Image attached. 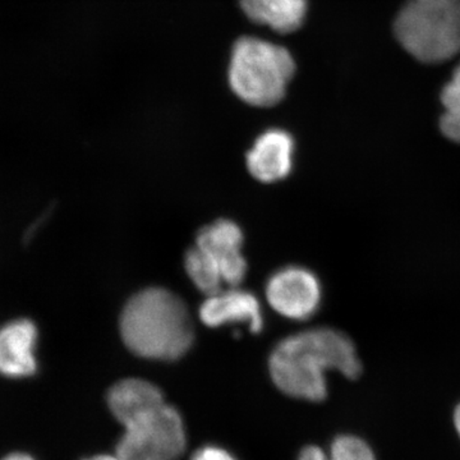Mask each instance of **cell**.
Wrapping results in <instances>:
<instances>
[{
  "mask_svg": "<svg viewBox=\"0 0 460 460\" xmlns=\"http://www.w3.org/2000/svg\"><path fill=\"white\" fill-rule=\"evenodd\" d=\"M329 371L357 378L361 361L349 337L330 328H314L284 338L269 358L275 386L288 396L323 402L328 396Z\"/></svg>",
  "mask_w": 460,
  "mask_h": 460,
  "instance_id": "obj_1",
  "label": "cell"
},
{
  "mask_svg": "<svg viewBox=\"0 0 460 460\" xmlns=\"http://www.w3.org/2000/svg\"><path fill=\"white\" fill-rule=\"evenodd\" d=\"M119 330L132 353L153 361H177L195 341L189 307L164 288H147L133 296L124 305Z\"/></svg>",
  "mask_w": 460,
  "mask_h": 460,
  "instance_id": "obj_2",
  "label": "cell"
},
{
  "mask_svg": "<svg viewBox=\"0 0 460 460\" xmlns=\"http://www.w3.org/2000/svg\"><path fill=\"white\" fill-rule=\"evenodd\" d=\"M296 72L292 54L280 45L257 38L235 42L230 58L229 84L242 102L253 107L279 104Z\"/></svg>",
  "mask_w": 460,
  "mask_h": 460,
  "instance_id": "obj_3",
  "label": "cell"
},
{
  "mask_svg": "<svg viewBox=\"0 0 460 460\" xmlns=\"http://www.w3.org/2000/svg\"><path fill=\"white\" fill-rule=\"evenodd\" d=\"M396 40L423 63H443L460 53V0H411L394 21Z\"/></svg>",
  "mask_w": 460,
  "mask_h": 460,
  "instance_id": "obj_4",
  "label": "cell"
},
{
  "mask_svg": "<svg viewBox=\"0 0 460 460\" xmlns=\"http://www.w3.org/2000/svg\"><path fill=\"white\" fill-rule=\"evenodd\" d=\"M186 447L183 419L180 411L165 402L159 410L124 428L115 456L120 460H178Z\"/></svg>",
  "mask_w": 460,
  "mask_h": 460,
  "instance_id": "obj_5",
  "label": "cell"
},
{
  "mask_svg": "<svg viewBox=\"0 0 460 460\" xmlns=\"http://www.w3.org/2000/svg\"><path fill=\"white\" fill-rule=\"evenodd\" d=\"M266 298L287 319L305 321L319 310L323 290L316 275L301 266H287L269 278Z\"/></svg>",
  "mask_w": 460,
  "mask_h": 460,
  "instance_id": "obj_6",
  "label": "cell"
},
{
  "mask_svg": "<svg viewBox=\"0 0 460 460\" xmlns=\"http://www.w3.org/2000/svg\"><path fill=\"white\" fill-rule=\"evenodd\" d=\"M196 246L213 257L219 266L224 283L239 287L247 274V261L242 255L243 233L238 224L228 219H219L205 226L196 237Z\"/></svg>",
  "mask_w": 460,
  "mask_h": 460,
  "instance_id": "obj_7",
  "label": "cell"
},
{
  "mask_svg": "<svg viewBox=\"0 0 460 460\" xmlns=\"http://www.w3.org/2000/svg\"><path fill=\"white\" fill-rule=\"evenodd\" d=\"M38 339V328L31 320H14L0 328V376L32 377L39 368Z\"/></svg>",
  "mask_w": 460,
  "mask_h": 460,
  "instance_id": "obj_8",
  "label": "cell"
},
{
  "mask_svg": "<svg viewBox=\"0 0 460 460\" xmlns=\"http://www.w3.org/2000/svg\"><path fill=\"white\" fill-rule=\"evenodd\" d=\"M199 320L208 328H219L224 323H248L253 334L263 328L261 304L253 293L230 287L217 295L208 296L199 310Z\"/></svg>",
  "mask_w": 460,
  "mask_h": 460,
  "instance_id": "obj_9",
  "label": "cell"
},
{
  "mask_svg": "<svg viewBox=\"0 0 460 460\" xmlns=\"http://www.w3.org/2000/svg\"><path fill=\"white\" fill-rule=\"evenodd\" d=\"M293 151L295 141L289 133L283 129H269L248 151V171L262 183L284 180L292 171Z\"/></svg>",
  "mask_w": 460,
  "mask_h": 460,
  "instance_id": "obj_10",
  "label": "cell"
},
{
  "mask_svg": "<svg viewBox=\"0 0 460 460\" xmlns=\"http://www.w3.org/2000/svg\"><path fill=\"white\" fill-rule=\"evenodd\" d=\"M107 402L114 419L123 428H128L136 420L159 410L165 404V399L162 390L150 381L126 378L109 389Z\"/></svg>",
  "mask_w": 460,
  "mask_h": 460,
  "instance_id": "obj_11",
  "label": "cell"
},
{
  "mask_svg": "<svg viewBox=\"0 0 460 460\" xmlns=\"http://www.w3.org/2000/svg\"><path fill=\"white\" fill-rule=\"evenodd\" d=\"M244 14L253 22L274 31H296L305 22L308 0H239Z\"/></svg>",
  "mask_w": 460,
  "mask_h": 460,
  "instance_id": "obj_12",
  "label": "cell"
},
{
  "mask_svg": "<svg viewBox=\"0 0 460 460\" xmlns=\"http://www.w3.org/2000/svg\"><path fill=\"white\" fill-rule=\"evenodd\" d=\"M184 268L190 279L206 296L217 295L223 290L224 280L219 266L202 248L195 246L187 251Z\"/></svg>",
  "mask_w": 460,
  "mask_h": 460,
  "instance_id": "obj_13",
  "label": "cell"
},
{
  "mask_svg": "<svg viewBox=\"0 0 460 460\" xmlns=\"http://www.w3.org/2000/svg\"><path fill=\"white\" fill-rule=\"evenodd\" d=\"M328 454L330 460H376L370 445L354 435L335 438Z\"/></svg>",
  "mask_w": 460,
  "mask_h": 460,
  "instance_id": "obj_14",
  "label": "cell"
},
{
  "mask_svg": "<svg viewBox=\"0 0 460 460\" xmlns=\"http://www.w3.org/2000/svg\"><path fill=\"white\" fill-rule=\"evenodd\" d=\"M441 102H443L445 111L460 115V63L454 69L452 78L447 81L441 91Z\"/></svg>",
  "mask_w": 460,
  "mask_h": 460,
  "instance_id": "obj_15",
  "label": "cell"
},
{
  "mask_svg": "<svg viewBox=\"0 0 460 460\" xmlns=\"http://www.w3.org/2000/svg\"><path fill=\"white\" fill-rule=\"evenodd\" d=\"M440 131L447 140L460 144V115L445 111L440 118Z\"/></svg>",
  "mask_w": 460,
  "mask_h": 460,
  "instance_id": "obj_16",
  "label": "cell"
},
{
  "mask_svg": "<svg viewBox=\"0 0 460 460\" xmlns=\"http://www.w3.org/2000/svg\"><path fill=\"white\" fill-rule=\"evenodd\" d=\"M190 460H237L234 456L223 449V447H215V445H208V447H201L198 452L193 454Z\"/></svg>",
  "mask_w": 460,
  "mask_h": 460,
  "instance_id": "obj_17",
  "label": "cell"
},
{
  "mask_svg": "<svg viewBox=\"0 0 460 460\" xmlns=\"http://www.w3.org/2000/svg\"><path fill=\"white\" fill-rule=\"evenodd\" d=\"M296 460H330L329 454L323 452V449L319 447H314V445H310V447H305V449H302V452L299 453L298 459Z\"/></svg>",
  "mask_w": 460,
  "mask_h": 460,
  "instance_id": "obj_18",
  "label": "cell"
},
{
  "mask_svg": "<svg viewBox=\"0 0 460 460\" xmlns=\"http://www.w3.org/2000/svg\"><path fill=\"white\" fill-rule=\"evenodd\" d=\"M0 460H36L30 454L23 452L9 453L7 456H2Z\"/></svg>",
  "mask_w": 460,
  "mask_h": 460,
  "instance_id": "obj_19",
  "label": "cell"
},
{
  "mask_svg": "<svg viewBox=\"0 0 460 460\" xmlns=\"http://www.w3.org/2000/svg\"><path fill=\"white\" fill-rule=\"evenodd\" d=\"M83 460H120L117 456H107V454H100V456H90V458Z\"/></svg>",
  "mask_w": 460,
  "mask_h": 460,
  "instance_id": "obj_20",
  "label": "cell"
},
{
  "mask_svg": "<svg viewBox=\"0 0 460 460\" xmlns=\"http://www.w3.org/2000/svg\"><path fill=\"white\" fill-rule=\"evenodd\" d=\"M454 426H456V432L460 436V404L456 408V411H454Z\"/></svg>",
  "mask_w": 460,
  "mask_h": 460,
  "instance_id": "obj_21",
  "label": "cell"
}]
</instances>
